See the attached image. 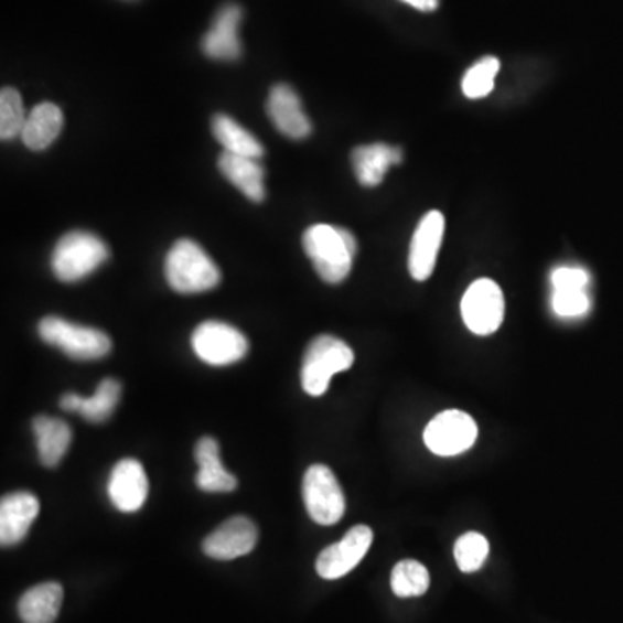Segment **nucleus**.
Wrapping results in <instances>:
<instances>
[{"label": "nucleus", "instance_id": "nucleus-1", "mask_svg": "<svg viewBox=\"0 0 623 623\" xmlns=\"http://www.w3.org/2000/svg\"><path fill=\"white\" fill-rule=\"evenodd\" d=\"M303 249L322 281L339 284L351 273L357 255V241L351 230L318 224L303 234Z\"/></svg>", "mask_w": 623, "mask_h": 623}, {"label": "nucleus", "instance_id": "nucleus-2", "mask_svg": "<svg viewBox=\"0 0 623 623\" xmlns=\"http://www.w3.org/2000/svg\"><path fill=\"white\" fill-rule=\"evenodd\" d=\"M170 288L178 293H203L221 282V270L205 249L191 239H179L165 260Z\"/></svg>", "mask_w": 623, "mask_h": 623}, {"label": "nucleus", "instance_id": "nucleus-3", "mask_svg": "<svg viewBox=\"0 0 623 623\" xmlns=\"http://www.w3.org/2000/svg\"><path fill=\"white\" fill-rule=\"evenodd\" d=\"M108 257V246L96 234L73 230L54 246L51 267L60 281L77 282L99 269Z\"/></svg>", "mask_w": 623, "mask_h": 623}, {"label": "nucleus", "instance_id": "nucleus-4", "mask_svg": "<svg viewBox=\"0 0 623 623\" xmlns=\"http://www.w3.org/2000/svg\"><path fill=\"white\" fill-rule=\"evenodd\" d=\"M355 355L351 346L331 334H321L310 342L302 364V386L312 397H321L330 388L334 374L354 366Z\"/></svg>", "mask_w": 623, "mask_h": 623}, {"label": "nucleus", "instance_id": "nucleus-5", "mask_svg": "<svg viewBox=\"0 0 623 623\" xmlns=\"http://www.w3.org/2000/svg\"><path fill=\"white\" fill-rule=\"evenodd\" d=\"M39 336L75 361H97L111 352V340L103 331L73 324L66 319L49 315L39 324Z\"/></svg>", "mask_w": 623, "mask_h": 623}, {"label": "nucleus", "instance_id": "nucleus-6", "mask_svg": "<svg viewBox=\"0 0 623 623\" xmlns=\"http://www.w3.org/2000/svg\"><path fill=\"white\" fill-rule=\"evenodd\" d=\"M303 503L310 518L330 527L345 515V495L333 471L324 464H314L303 476Z\"/></svg>", "mask_w": 623, "mask_h": 623}, {"label": "nucleus", "instance_id": "nucleus-7", "mask_svg": "<svg viewBox=\"0 0 623 623\" xmlns=\"http://www.w3.org/2000/svg\"><path fill=\"white\" fill-rule=\"evenodd\" d=\"M193 351L210 366H229L248 354V340L226 322L206 321L194 330Z\"/></svg>", "mask_w": 623, "mask_h": 623}, {"label": "nucleus", "instance_id": "nucleus-8", "mask_svg": "<svg viewBox=\"0 0 623 623\" xmlns=\"http://www.w3.org/2000/svg\"><path fill=\"white\" fill-rule=\"evenodd\" d=\"M422 439L433 454L452 458L475 445L479 427L475 419L463 410H443L431 419Z\"/></svg>", "mask_w": 623, "mask_h": 623}, {"label": "nucleus", "instance_id": "nucleus-9", "mask_svg": "<svg viewBox=\"0 0 623 623\" xmlns=\"http://www.w3.org/2000/svg\"><path fill=\"white\" fill-rule=\"evenodd\" d=\"M461 314L471 333L488 336L504 321V294L497 282L479 279L468 288L461 302Z\"/></svg>", "mask_w": 623, "mask_h": 623}, {"label": "nucleus", "instance_id": "nucleus-10", "mask_svg": "<svg viewBox=\"0 0 623 623\" xmlns=\"http://www.w3.org/2000/svg\"><path fill=\"white\" fill-rule=\"evenodd\" d=\"M370 544H373V530L366 525H357L346 531L340 543L326 547L324 551L319 555L315 570L319 577L326 580H336L351 573L364 556L369 551Z\"/></svg>", "mask_w": 623, "mask_h": 623}, {"label": "nucleus", "instance_id": "nucleus-11", "mask_svg": "<svg viewBox=\"0 0 623 623\" xmlns=\"http://www.w3.org/2000/svg\"><path fill=\"white\" fill-rule=\"evenodd\" d=\"M257 540V525L246 516H233L203 540V551L210 558L229 561L254 551Z\"/></svg>", "mask_w": 623, "mask_h": 623}, {"label": "nucleus", "instance_id": "nucleus-12", "mask_svg": "<svg viewBox=\"0 0 623 623\" xmlns=\"http://www.w3.org/2000/svg\"><path fill=\"white\" fill-rule=\"evenodd\" d=\"M445 218L433 210L419 222L409 249V272L416 281L430 279L442 246Z\"/></svg>", "mask_w": 623, "mask_h": 623}, {"label": "nucleus", "instance_id": "nucleus-13", "mask_svg": "<svg viewBox=\"0 0 623 623\" xmlns=\"http://www.w3.org/2000/svg\"><path fill=\"white\" fill-rule=\"evenodd\" d=\"M149 482L144 468L137 459H121L111 471L108 494L111 503L121 513H136L148 498Z\"/></svg>", "mask_w": 623, "mask_h": 623}, {"label": "nucleus", "instance_id": "nucleus-14", "mask_svg": "<svg viewBox=\"0 0 623 623\" xmlns=\"http://www.w3.org/2000/svg\"><path fill=\"white\" fill-rule=\"evenodd\" d=\"M267 115L273 127L290 139H305L312 132V121L303 111L300 96L291 85H273L267 99Z\"/></svg>", "mask_w": 623, "mask_h": 623}, {"label": "nucleus", "instance_id": "nucleus-15", "mask_svg": "<svg viewBox=\"0 0 623 623\" xmlns=\"http://www.w3.org/2000/svg\"><path fill=\"white\" fill-rule=\"evenodd\" d=\"M243 9L238 4H226L217 12L202 41L203 53L215 61H236L241 56L239 24Z\"/></svg>", "mask_w": 623, "mask_h": 623}, {"label": "nucleus", "instance_id": "nucleus-16", "mask_svg": "<svg viewBox=\"0 0 623 623\" xmlns=\"http://www.w3.org/2000/svg\"><path fill=\"white\" fill-rule=\"evenodd\" d=\"M41 511V504L30 492H14L0 501V544L17 546L29 535L32 523Z\"/></svg>", "mask_w": 623, "mask_h": 623}, {"label": "nucleus", "instance_id": "nucleus-17", "mask_svg": "<svg viewBox=\"0 0 623 623\" xmlns=\"http://www.w3.org/2000/svg\"><path fill=\"white\" fill-rule=\"evenodd\" d=\"M218 170L249 202L261 203L266 200V170L257 158L238 157L224 151L218 158Z\"/></svg>", "mask_w": 623, "mask_h": 623}, {"label": "nucleus", "instance_id": "nucleus-18", "mask_svg": "<svg viewBox=\"0 0 623 623\" xmlns=\"http://www.w3.org/2000/svg\"><path fill=\"white\" fill-rule=\"evenodd\" d=\"M402 149L388 144L358 146L352 153V165L358 182L366 187L382 184L388 169L402 161Z\"/></svg>", "mask_w": 623, "mask_h": 623}, {"label": "nucleus", "instance_id": "nucleus-19", "mask_svg": "<svg viewBox=\"0 0 623 623\" xmlns=\"http://www.w3.org/2000/svg\"><path fill=\"white\" fill-rule=\"evenodd\" d=\"M194 455H196L197 464H200V471L196 475L197 488L205 492H217V494L236 491L238 480L230 475L229 471L222 464L217 440L210 439V437L200 440Z\"/></svg>", "mask_w": 623, "mask_h": 623}, {"label": "nucleus", "instance_id": "nucleus-20", "mask_svg": "<svg viewBox=\"0 0 623 623\" xmlns=\"http://www.w3.org/2000/svg\"><path fill=\"white\" fill-rule=\"evenodd\" d=\"M33 433L36 439V451L45 468H54L65 458L72 443V428L65 421L51 416H36L33 419Z\"/></svg>", "mask_w": 623, "mask_h": 623}, {"label": "nucleus", "instance_id": "nucleus-21", "mask_svg": "<svg viewBox=\"0 0 623 623\" xmlns=\"http://www.w3.org/2000/svg\"><path fill=\"white\" fill-rule=\"evenodd\" d=\"M65 591L57 582L39 583L24 592L18 603V613L24 623H54L60 615Z\"/></svg>", "mask_w": 623, "mask_h": 623}, {"label": "nucleus", "instance_id": "nucleus-22", "mask_svg": "<svg viewBox=\"0 0 623 623\" xmlns=\"http://www.w3.org/2000/svg\"><path fill=\"white\" fill-rule=\"evenodd\" d=\"M63 111L53 103H42L30 111L21 139L32 151H42L56 141L63 130Z\"/></svg>", "mask_w": 623, "mask_h": 623}, {"label": "nucleus", "instance_id": "nucleus-23", "mask_svg": "<svg viewBox=\"0 0 623 623\" xmlns=\"http://www.w3.org/2000/svg\"><path fill=\"white\" fill-rule=\"evenodd\" d=\"M212 132L227 153L257 158V160L264 157V146L258 142L257 137L227 115H215L212 120Z\"/></svg>", "mask_w": 623, "mask_h": 623}, {"label": "nucleus", "instance_id": "nucleus-24", "mask_svg": "<svg viewBox=\"0 0 623 623\" xmlns=\"http://www.w3.org/2000/svg\"><path fill=\"white\" fill-rule=\"evenodd\" d=\"M390 583L398 598H418L430 589V573L416 559H404L395 565Z\"/></svg>", "mask_w": 623, "mask_h": 623}, {"label": "nucleus", "instance_id": "nucleus-25", "mask_svg": "<svg viewBox=\"0 0 623 623\" xmlns=\"http://www.w3.org/2000/svg\"><path fill=\"white\" fill-rule=\"evenodd\" d=\"M121 386L117 379L106 378L97 386L96 394L89 398H82L78 412L90 422H105L111 418L120 400Z\"/></svg>", "mask_w": 623, "mask_h": 623}, {"label": "nucleus", "instance_id": "nucleus-26", "mask_svg": "<svg viewBox=\"0 0 623 623\" xmlns=\"http://www.w3.org/2000/svg\"><path fill=\"white\" fill-rule=\"evenodd\" d=\"M498 68H501V63H498L497 57L487 56L476 61L475 65L468 69L463 84H461L464 96L468 99L487 97L494 90Z\"/></svg>", "mask_w": 623, "mask_h": 623}, {"label": "nucleus", "instance_id": "nucleus-27", "mask_svg": "<svg viewBox=\"0 0 623 623\" xmlns=\"http://www.w3.org/2000/svg\"><path fill=\"white\" fill-rule=\"evenodd\" d=\"M26 118L29 115L24 111L20 93L11 87L2 89L0 93V137L4 141H12L21 137Z\"/></svg>", "mask_w": 623, "mask_h": 623}, {"label": "nucleus", "instance_id": "nucleus-28", "mask_svg": "<svg viewBox=\"0 0 623 623\" xmlns=\"http://www.w3.org/2000/svg\"><path fill=\"white\" fill-rule=\"evenodd\" d=\"M488 551H491L488 540L482 534L468 531V534L461 535L455 543V563H458L459 570L464 571V573H473V571H479L483 563L487 561Z\"/></svg>", "mask_w": 623, "mask_h": 623}, {"label": "nucleus", "instance_id": "nucleus-29", "mask_svg": "<svg viewBox=\"0 0 623 623\" xmlns=\"http://www.w3.org/2000/svg\"><path fill=\"white\" fill-rule=\"evenodd\" d=\"M551 302L555 314L563 319L582 318L591 310L588 290H555Z\"/></svg>", "mask_w": 623, "mask_h": 623}, {"label": "nucleus", "instance_id": "nucleus-30", "mask_svg": "<svg viewBox=\"0 0 623 623\" xmlns=\"http://www.w3.org/2000/svg\"><path fill=\"white\" fill-rule=\"evenodd\" d=\"M589 272L582 267H558L552 270V290H588Z\"/></svg>", "mask_w": 623, "mask_h": 623}, {"label": "nucleus", "instance_id": "nucleus-31", "mask_svg": "<svg viewBox=\"0 0 623 623\" xmlns=\"http://www.w3.org/2000/svg\"><path fill=\"white\" fill-rule=\"evenodd\" d=\"M80 395L77 394H66L65 397L61 398V409L68 410V412H78L82 407Z\"/></svg>", "mask_w": 623, "mask_h": 623}, {"label": "nucleus", "instance_id": "nucleus-32", "mask_svg": "<svg viewBox=\"0 0 623 623\" xmlns=\"http://www.w3.org/2000/svg\"><path fill=\"white\" fill-rule=\"evenodd\" d=\"M404 4L410 8L418 9V11H434L439 8L440 0H402Z\"/></svg>", "mask_w": 623, "mask_h": 623}]
</instances>
